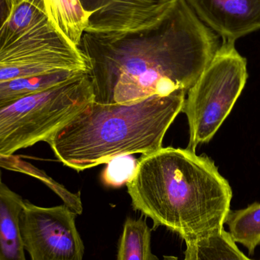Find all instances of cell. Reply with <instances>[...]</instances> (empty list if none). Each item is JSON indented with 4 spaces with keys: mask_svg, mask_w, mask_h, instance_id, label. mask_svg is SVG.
<instances>
[{
    "mask_svg": "<svg viewBox=\"0 0 260 260\" xmlns=\"http://www.w3.org/2000/svg\"><path fill=\"white\" fill-rule=\"evenodd\" d=\"M219 38L187 0H174L154 21L133 30L85 32L94 101L129 104L154 95L187 92L219 47Z\"/></svg>",
    "mask_w": 260,
    "mask_h": 260,
    "instance_id": "1",
    "label": "cell"
},
{
    "mask_svg": "<svg viewBox=\"0 0 260 260\" xmlns=\"http://www.w3.org/2000/svg\"><path fill=\"white\" fill-rule=\"evenodd\" d=\"M128 193L133 209L184 241L224 229L232 189L207 156L186 148H160L138 160Z\"/></svg>",
    "mask_w": 260,
    "mask_h": 260,
    "instance_id": "2",
    "label": "cell"
},
{
    "mask_svg": "<svg viewBox=\"0 0 260 260\" xmlns=\"http://www.w3.org/2000/svg\"><path fill=\"white\" fill-rule=\"evenodd\" d=\"M186 91L129 104L89 102L47 141L55 155L77 171L121 155H147L162 142L184 105Z\"/></svg>",
    "mask_w": 260,
    "mask_h": 260,
    "instance_id": "3",
    "label": "cell"
},
{
    "mask_svg": "<svg viewBox=\"0 0 260 260\" xmlns=\"http://www.w3.org/2000/svg\"><path fill=\"white\" fill-rule=\"evenodd\" d=\"M94 100L88 72L0 109V157L46 142Z\"/></svg>",
    "mask_w": 260,
    "mask_h": 260,
    "instance_id": "4",
    "label": "cell"
},
{
    "mask_svg": "<svg viewBox=\"0 0 260 260\" xmlns=\"http://www.w3.org/2000/svg\"><path fill=\"white\" fill-rule=\"evenodd\" d=\"M247 66V59L237 50L235 42L223 41L185 99L182 111L189 123L187 148L195 151L221 127L245 86Z\"/></svg>",
    "mask_w": 260,
    "mask_h": 260,
    "instance_id": "5",
    "label": "cell"
},
{
    "mask_svg": "<svg viewBox=\"0 0 260 260\" xmlns=\"http://www.w3.org/2000/svg\"><path fill=\"white\" fill-rule=\"evenodd\" d=\"M59 71L88 72V61L49 18L0 50V82Z\"/></svg>",
    "mask_w": 260,
    "mask_h": 260,
    "instance_id": "6",
    "label": "cell"
},
{
    "mask_svg": "<svg viewBox=\"0 0 260 260\" xmlns=\"http://www.w3.org/2000/svg\"><path fill=\"white\" fill-rule=\"evenodd\" d=\"M76 215L65 204L41 207L24 200L20 229L30 260H83L85 246Z\"/></svg>",
    "mask_w": 260,
    "mask_h": 260,
    "instance_id": "7",
    "label": "cell"
},
{
    "mask_svg": "<svg viewBox=\"0 0 260 260\" xmlns=\"http://www.w3.org/2000/svg\"><path fill=\"white\" fill-rule=\"evenodd\" d=\"M174 0H79L88 15L85 32L133 30L158 18Z\"/></svg>",
    "mask_w": 260,
    "mask_h": 260,
    "instance_id": "8",
    "label": "cell"
},
{
    "mask_svg": "<svg viewBox=\"0 0 260 260\" xmlns=\"http://www.w3.org/2000/svg\"><path fill=\"white\" fill-rule=\"evenodd\" d=\"M197 16L223 41L260 29V0H187Z\"/></svg>",
    "mask_w": 260,
    "mask_h": 260,
    "instance_id": "9",
    "label": "cell"
},
{
    "mask_svg": "<svg viewBox=\"0 0 260 260\" xmlns=\"http://www.w3.org/2000/svg\"><path fill=\"white\" fill-rule=\"evenodd\" d=\"M24 203L18 194L0 184V260H27L20 229Z\"/></svg>",
    "mask_w": 260,
    "mask_h": 260,
    "instance_id": "10",
    "label": "cell"
},
{
    "mask_svg": "<svg viewBox=\"0 0 260 260\" xmlns=\"http://www.w3.org/2000/svg\"><path fill=\"white\" fill-rule=\"evenodd\" d=\"M82 73L85 71H59L0 82V109L20 99L63 83Z\"/></svg>",
    "mask_w": 260,
    "mask_h": 260,
    "instance_id": "11",
    "label": "cell"
},
{
    "mask_svg": "<svg viewBox=\"0 0 260 260\" xmlns=\"http://www.w3.org/2000/svg\"><path fill=\"white\" fill-rule=\"evenodd\" d=\"M51 24L76 47H80L88 26V15L79 0H44Z\"/></svg>",
    "mask_w": 260,
    "mask_h": 260,
    "instance_id": "12",
    "label": "cell"
},
{
    "mask_svg": "<svg viewBox=\"0 0 260 260\" xmlns=\"http://www.w3.org/2000/svg\"><path fill=\"white\" fill-rule=\"evenodd\" d=\"M48 19L44 0H23L14 6L0 29V50Z\"/></svg>",
    "mask_w": 260,
    "mask_h": 260,
    "instance_id": "13",
    "label": "cell"
},
{
    "mask_svg": "<svg viewBox=\"0 0 260 260\" xmlns=\"http://www.w3.org/2000/svg\"><path fill=\"white\" fill-rule=\"evenodd\" d=\"M183 260H253L246 256L223 229L206 238L186 241Z\"/></svg>",
    "mask_w": 260,
    "mask_h": 260,
    "instance_id": "14",
    "label": "cell"
},
{
    "mask_svg": "<svg viewBox=\"0 0 260 260\" xmlns=\"http://www.w3.org/2000/svg\"><path fill=\"white\" fill-rule=\"evenodd\" d=\"M151 231L145 218H126L119 241L117 260H160L151 250Z\"/></svg>",
    "mask_w": 260,
    "mask_h": 260,
    "instance_id": "15",
    "label": "cell"
},
{
    "mask_svg": "<svg viewBox=\"0 0 260 260\" xmlns=\"http://www.w3.org/2000/svg\"><path fill=\"white\" fill-rule=\"evenodd\" d=\"M225 224L233 241L244 246L253 255L260 245V203H253L239 210H231Z\"/></svg>",
    "mask_w": 260,
    "mask_h": 260,
    "instance_id": "16",
    "label": "cell"
},
{
    "mask_svg": "<svg viewBox=\"0 0 260 260\" xmlns=\"http://www.w3.org/2000/svg\"><path fill=\"white\" fill-rule=\"evenodd\" d=\"M138 161L131 155L114 157L107 163L102 172V180L106 186L120 187L133 178Z\"/></svg>",
    "mask_w": 260,
    "mask_h": 260,
    "instance_id": "17",
    "label": "cell"
},
{
    "mask_svg": "<svg viewBox=\"0 0 260 260\" xmlns=\"http://www.w3.org/2000/svg\"><path fill=\"white\" fill-rule=\"evenodd\" d=\"M13 7V0H0V29L9 18Z\"/></svg>",
    "mask_w": 260,
    "mask_h": 260,
    "instance_id": "18",
    "label": "cell"
},
{
    "mask_svg": "<svg viewBox=\"0 0 260 260\" xmlns=\"http://www.w3.org/2000/svg\"><path fill=\"white\" fill-rule=\"evenodd\" d=\"M163 260H180L177 256H164Z\"/></svg>",
    "mask_w": 260,
    "mask_h": 260,
    "instance_id": "19",
    "label": "cell"
},
{
    "mask_svg": "<svg viewBox=\"0 0 260 260\" xmlns=\"http://www.w3.org/2000/svg\"><path fill=\"white\" fill-rule=\"evenodd\" d=\"M14 1V6L15 5L18 4V3H21V2H22L23 0H13Z\"/></svg>",
    "mask_w": 260,
    "mask_h": 260,
    "instance_id": "20",
    "label": "cell"
},
{
    "mask_svg": "<svg viewBox=\"0 0 260 260\" xmlns=\"http://www.w3.org/2000/svg\"><path fill=\"white\" fill-rule=\"evenodd\" d=\"M1 183H3V182H2L1 171H0V184H1Z\"/></svg>",
    "mask_w": 260,
    "mask_h": 260,
    "instance_id": "21",
    "label": "cell"
}]
</instances>
